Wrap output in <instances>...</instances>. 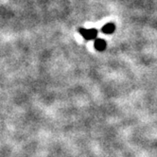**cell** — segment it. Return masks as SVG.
<instances>
[{
  "label": "cell",
  "instance_id": "cell-1",
  "mask_svg": "<svg viewBox=\"0 0 157 157\" xmlns=\"http://www.w3.org/2000/svg\"><path fill=\"white\" fill-rule=\"evenodd\" d=\"M81 34L86 40H94V39H96V37L98 35V31L95 29H81Z\"/></svg>",
  "mask_w": 157,
  "mask_h": 157
},
{
  "label": "cell",
  "instance_id": "cell-3",
  "mask_svg": "<svg viewBox=\"0 0 157 157\" xmlns=\"http://www.w3.org/2000/svg\"><path fill=\"white\" fill-rule=\"evenodd\" d=\"M115 29H116V26L113 23H108L102 28V31L105 34H111V33H113L115 31Z\"/></svg>",
  "mask_w": 157,
  "mask_h": 157
},
{
  "label": "cell",
  "instance_id": "cell-2",
  "mask_svg": "<svg viewBox=\"0 0 157 157\" xmlns=\"http://www.w3.org/2000/svg\"><path fill=\"white\" fill-rule=\"evenodd\" d=\"M107 44L103 39H97L95 41V48L98 51H102L106 48Z\"/></svg>",
  "mask_w": 157,
  "mask_h": 157
}]
</instances>
